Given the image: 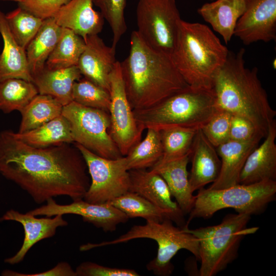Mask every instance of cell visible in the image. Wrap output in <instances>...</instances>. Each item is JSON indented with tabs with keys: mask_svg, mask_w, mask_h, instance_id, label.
Returning a JSON list of instances; mask_svg holds the SVG:
<instances>
[{
	"mask_svg": "<svg viewBox=\"0 0 276 276\" xmlns=\"http://www.w3.org/2000/svg\"><path fill=\"white\" fill-rule=\"evenodd\" d=\"M71 144L30 146L15 132L0 133V173L26 191L38 204L59 196L83 199L90 185L87 166Z\"/></svg>",
	"mask_w": 276,
	"mask_h": 276,
	"instance_id": "6da1fadb",
	"label": "cell"
},
{
	"mask_svg": "<svg viewBox=\"0 0 276 276\" xmlns=\"http://www.w3.org/2000/svg\"><path fill=\"white\" fill-rule=\"evenodd\" d=\"M125 90L134 110L151 107L185 88L171 57L150 48L136 31L127 57L120 62Z\"/></svg>",
	"mask_w": 276,
	"mask_h": 276,
	"instance_id": "7a4b0ae2",
	"label": "cell"
},
{
	"mask_svg": "<svg viewBox=\"0 0 276 276\" xmlns=\"http://www.w3.org/2000/svg\"><path fill=\"white\" fill-rule=\"evenodd\" d=\"M245 51H229L224 65L215 76L212 89L217 108L244 118L252 123L263 137L275 120L276 111L258 77L256 67L245 66Z\"/></svg>",
	"mask_w": 276,
	"mask_h": 276,
	"instance_id": "3957f363",
	"label": "cell"
},
{
	"mask_svg": "<svg viewBox=\"0 0 276 276\" xmlns=\"http://www.w3.org/2000/svg\"><path fill=\"white\" fill-rule=\"evenodd\" d=\"M229 51L206 25L181 19L170 57L188 85L212 89L215 76L226 62Z\"/></svg>",
	"mask_w": 276,
	"mask_h": 276,
	"instance_id": "277c9868",
	"label": "cell"
},
{
	"mask_svg": "<svg viewBox=\"0 0 276 276\" xmlns=\"http://www.w3.org/2000/svg\"><path fill=\"white\" fill-rule=\"evenodd\" d=\"M217 109L213 89L188 86L151 107L133 111L142 129L159 131L172 127L201 129Z\"/></svg>",
	"mask_w": 276,
	"mask_h": 276,
	"instance_id": "5b68a950",
	"label": "cell"
},
{
	"mask_svg": "<svg viewBox=\"0 0 276 276\" xmlns=\"http://www.w3.org/2000/svg\"><path fill=\"white\" fill-rule=\"evenodd\" d=\"M250 215H226L219 224L190 229L182 228L198 240L200 276H214L224 270L238 256L242 240L255 234L258 227H247Z\"/></svg>",
	"mask_w": 276,
	"mask_h": 276,
	"instance_id": "8992f818",
	"label": "cell"
},
{
	"mask_svg": "<svg viewBox=\"0 0 276 276\" xmlns=\"http://www.w3.org/2000/svg\"><path fill=\"white\" fill-rule=\"evenodd\" d=\"M173 222L169 219L161 222L146 221L144 225H133L127 232L113 240L98 244L88 243L81 245V249L85 251L139 238L152 239L157 244V252L155 258L147 264L146 268L155 275L168 276L174 270L171 260L179 250L186 249L199 260L197 238L182 228L174 226Z\"/></svg>",
	"mask_w": 276,
	"mask_h": 276,
	"instance_id": "52a82bcc",
	"label": "cell"
},
{
	"mask_svg": "<svg viewBox=\"0 0 276 276\" xmlns=\"http://www.w3.org/2000/svg\"><path fill=\"white\" fill-rule=\"evenodd\" d=\"M275 195L276 181L272 180L249 185L238 183L221 189L202 188L195 196L187 225L195 218H209L224 209H233L237 213L250 215L262 213L275 199Z\"/></svg>",
	"mask_w": 276,
	"mask_h": 276,
	"instance_id": "ba28073f",
	"label": "cell"
},
{
	"mask_svg": "<svg viewBox=\"0 0 276 276\" xmlns=\"http://www.w3.org/2000/svg\"><path fill=\"white\" fill-rule=\"evenodd\" d=\"M136 31L153 49L171 56L182 19L175 0H139Z\"/></svg>",
	"mask_w": 276,
	"mask_h": 276,
	"instance_id": "9c48e42d",
	"label": "cell"
},
{
	"mask_svg": "<svg viewBox=\"0 0 276 276\" xmlns=\"http://www.w3.org/2000/svg\"><path fill=\"white\" fill-rule=\"evenodd\" d=\"M62 114L70 123L74 143L103 157L123 156L109 133V112L73 101L63 107Z\"/></svg>",
	"mask_w": 276,
	"mask_h": 276,
	"instance_id": "30bf717a",
	"label": "cell"
},
{
	"mask_svg": "<svg viewBox=\"0 0 276 276\" xmlns=\"http://www.w3.org/2000/svg\"><path fill=\"white\" fill-rule=\"evenodd\" d=\"M91 178L83 199L91 203L107 202L129 191L130 178L125 156L109 159L75 143Z\"/></svg>",
	"mask_w": 276,
	"mask_h": 276,
	"instance_id": "8fae6325",
	"label": "cell"
},
{
	"mask_svg": "<svg viewBox=\"0 0 276 276\" xmlns=\"http://www.w3.org/2000/svg\"><path fill=\"white\" fill-rule=\"evenodd\" d=\"M109 133L123 156L141 141L144 130L138 125L125 90L120 62L110 75Z\"/></svg>",
	"mask_w": 276,
	"mask_h": 276,
	"instance_id": "7c38bea8",
	"label": "cell"
},
{
	"mask_svg": "<svg viewBox=\"0 0 276 276\" xmlns=\"http://www.w3.org/2000/svg\"><path fill=\"white\" fill-rule=\"evenodd\" d=\"M28 212L35 216L77 215L81 216L84 221L105 232L114 231L119 224L124 223L129 219L126 214L107 202L91 203L83 199L73 201L68 204H59L53 198H51L47 201L46 204Z\"/></svg>",
	"mask_w": 276,
	"mask_h": 276,
	"instance_id": "4fadbf2b",
	"label": "cell"
},
{
	"mask_svg": "<svg viewBox=\"0 0 276 276\" xmlns=\"http://www.w3.org/2000/svg\"><path fill=\"white\" fill-rule=\"evenodd\" d=\"M234 35L245 45L276 39V0H246V8L238 19Z\"/></svg>",
	"mask_w": 276,
	"mask_h": 276,
	"instance_id": "5bb4252c",
	"label": "cell"
},
{
	"mask_svg": "<svg viewBox=\"0 0 276 276\" xmlns=\"http://www.w3.org/2000/svg\"><path fill=\"white\" fill-rule=\"evenodd\" d=\"M129 191L135 192L144 197L157 207L166 211L171 220L179 227L188 226L184 214L177 203L172 199L169 188L163 178L151 170H129Z\"/></svg>",
	"mask_w": 276,
	"mask_h": 276,
	"instance_id": "9a60e30c",
	"label": "cell"
},
{
	"mask_svg": "<svg viewBox=\"0 0 276 276\" xmlns=\"http://www.w3.org/2000/svg\"><path fill=\"white\" fill-rule=\"evenodd\" d=\"M85 41L77 66L84 78L109 93L110 75L117 62L116 49L107 45L98 34L87 37Z\"/></svg>",
	"mask_w": 276,
	"mask_h": 276,
	"instance_id": "2e32d148",
	"label": "cell"
},
{
	"mask_svg": "<svg viewBox=\"0 0 276 276\" xmlns=\"http://www.w3.org/2000/svg\"><path fill=\"white\" fill-rule=\"evenodd\" d=\"M37 218L28 212L22 214L11 209L0 218V222L15 221L20 223L24 229L25 237L22 244L16 254L5 260V262L11 265L22 261L29 250L40 241L52 237L59 227L67 226L68 222L62 215L52 217Z\"/></svg>",
	"mask_w": 276,
	"mask_h": 276,
	"instance_id": "e0dca14e",
	"label": "cell"
},
{
	"mask_svg": "<svg viewBox=\"0 0 276 276\" xmlns=\"http://www.w3.org/2000/svg\"><path fill=\"white\" fill-rule=\"evenodd\" d=\"M276 122L270 125L265 140L248 155L239 176V183L249 185L276 181Z\"/></svg>",
	"mask_w": 276,
	"mask_h": 276,
	"instance_id": "ac0fdd59",
	"label": "cell"
},
{
	"mask_svg": "<svg viewBox=\"0 0 276 276\" xmlns=\"http://www.w3.org/2000/svg\"><path fill=\"white\" fill-rule=\"evenodd\" d=\"M262 138L257 135L246 141L228 140L216 147L221 158V168L217 179L208 189H221L238 184L240 173L248 155L259 145Z\"/></svg>",
	"mask_w": 276,
	"mask_h": 276,
	"instance_id": "d6986e66",
	"label": "cell"
},
{
	"mask_svg": "<svg viewBox=\"0 0 276 276\" xmlns=\"http://www.w3.org/2000/svg\"><path fill=\"white\" fill-rule=\"evenodd\" d=\"M190 156L192 166L189 179L193 193L217 179L221 160L216 148L207 140L201 129L196 132Z\"/></svg>",
	"mask_w": 276,
	"mask_h": 276,
	"instance_id": "ffe728a7",
	"label": "cell"
},
{
	"mask_svg": "<svg viewBox=\"0 0 276 276\" xmlns=\"http://www.w3.org/2000/svg\"><path fill=\"white\" fill-rule=\"evenodd\" d=\"M61 27L69 29L84 40L101 32L104 18L93 8V0H70L53 17Z\"/></svg>",
	"mask_w": 276,
	"mask_h": 276,
	"instance_id": "44dd1931",
	"label": "cell"
},
{
	"mask_svg": "<svg viewBox=\"0 0 276 276\" xmlns=\"http://www.w3.org/2000/svg\"><path fill=\"white\" fill-rule=\"evenodd\" d=\"M190 157V155H187L167 162L156 163L151 169L165 180L184 215L190 213L195 202L187 170Z\"/></svg>",
	"mask_w": 276,
	"mask_h": 276,
	"instance_id": "7402d4cb",
	"label": "cell"
},
{
	"mask_svg": "<svg viewBox=\"0 0 276 276\" xmlns=\"http://www.w3.org/2000/svg\"><path fill=\"white\" fill-rule=\"evenodd\" d=\"M246 8V0H216L204 4L197 12L227 44L234 35L237 22Z\"/></svg>",
	"mask_w": 276,
	"mask_h": 276,
	"instance_id": "603a6c76",
	"label": "cell"
},
{
	"mask_svg": "<svg viewBox=\"0 0 276 276\" xmlns=\"http://www.w3.org/2000/svg\"><path fill=\"white\" fill-rule=\"evenodd\" d=\"M82 76L77 66L54 69L45 66L33 77L32 82L36 87L38 94L50 96L64 106L73 101L74 83Z\"/></svg>",
	"mask_w": 276,
	"mask_h": 276,
	"instance_id": "cb8c5ba5",
	"label": "cell"
},
{
	"mask_svg": "<svg viewBox=\"0 0 276 276\" xmlns=\"http://www.w3.org/2000/svg\"><path fill=\"white\" fill-rule=\"evenodd\" d=\"M0 33L4 44L0 54V81L18 78L32 82L33 77L28 67L26 50L13 38L5 14L1 9Z\"/></svg>",
	"mask_w": 276,
	"mask_h": 276,
	"instance_id": "d4e9b609",
	"label": "cell"
},
{
	"mask_svg": "<svg viewBox=\"0 0 276 276\" xmlns=\"http://www.w3.org/2000/svg\"><path fill=\"white\" fill-rule=\"evenodd\" d=\"M62 30L53 17L44 19L39 30L27 46V60L32 77L45 67L48 57L59 39Z\"/></svg>",
	"mask_w": 276,
	"mask_h": 276,
	"instance_id": "484cf974",
	"label": "cell"
},
{
	"mask_svg": "<svg viewBox=\"0 0 276 276\" xmlns=\"http://www.w3.org/2000/svg\"><path fill=\"white\" fill-rule=\"evenodd\" d=\"M15 134L23 142L36 148L74 143L70 123L62 114L34 129Z\"/></svg>",
	"mask_w": 276,
	"mask_h": 276,
	"instance_id": "4316f807",
	"label": "cell"
},
{
	"mask_svg": "<svg viewBox=\"0 0 276 276\" xmlns=\"http://www.w3.org/2000/svg\"><path fill=\"white\" fill-rule=\"evenodd\" d=\"M63 107L54 98L37 94L19 111L21 120L17 132L31 130L60 116Z\"/></svg>",
	"mask_w": 276,
	"mask_h": 276,
	"instance_id": "83f0119b",
	"label": "cell"
},
{
	"mask_svg": "<svg viewBox=\"0 0 276 276\" xmlns=\"http://www.w3.org/2000/svg\"><path fill=\"white\" fill-rule=\"evenodd\" d=\"M85 47V41L81 36L69 29L62 28L59 39L45 66L54 69L77 66Z\"/></svg>",
	"mask_w": 276,
	"mask_h": 276,
	"instance_id": "f1b7e54d",
	"label": "cell"
},
{
	"mask_svg": "<svg viewBox=\"0 0 276 276\" xmlns=\"http://www.w3.org/2000/svg\"><path fill=\"white\" fill-rule=\"evenodd\" d=\"M147 130L145 138L124 156L128 170L152 168L162 156L163 147L159 131L153 128Z\"/></svg>",
	"mask_w": 276,
	"mask_h": 276,
	"instance_id": "f546056e",
	"label": "cell"
},
{
	"mask_svg": "<svg viewBox=\"0 0 276 276\" xmlns=\"http://www.w3.org/2000/svg\"><path fill=\"white\" fill-rule=\"evenodd\" d=\"M126 214L129 218L140 217L146 221L161 222L171 220L168 213L157 207L139 194L128 191L107 202Z\"/></svg>",
	"mask_w": 276,
	"mask_h": 276,
	"instance_id": "4dcf8cb0",
	"label": "cell"
},
{
	"mask_svg": "<svg viewBox=\"0 0 276 276\" xmlns=\"http://www.w3.org/2000/svg\"><path fill=\"white\" fill-rule=\"evenodd\" d=\"M37 94L31 81L12 78L0 81V110L5 113L20 111Z\"/></svg>",
	"mask_w": 276,
	"mask_h": 276,
	"instance_id": "1f68e13d",
	"label": "cell"
},
{
	"mask_svg": "<svg viewBox=\"0 0 276 276\" xmlns=\"http://www.w3.org/2000/svg\"><path fill=\"white\" fill-rule=\"evenodd\" d=\"M196 131L183 127L159 130L163 154L156 163H163L190 155Z\"/></svg>",
	"mask_w": 276,
	"mask_h": 276,
	"instance_id": "d6a6232c",
	"label": "cell"
},
{
	"mask_svg": "<svg viewBox=\"0 0 276 276\" xmlns=\"http://www.w3.org/2000/svg\"><path fill=\"white\" fill-rule=\"evenodd\" d=\"M5 17L13 38L25 49L36 34L43 21L19 6L5 14Z\"/></svg>",
	"mask_w": 276,
	"mask_h": 276,
	"instance_id": "836d02e7",
	"label": "cell"
},
{
	"mask_svg": "<svg viewBox=\"0 0 276 276\" xmlns=\"http://www.w3.org/2000/svg\"><path fill=\"white\" fill-rule=\"evenodd\" d=\"M72 97L74 101L81 105L109 112V93L85 78L74 83Z\"/></svg>",
	"mask_w": 276,
	"mask_h": 276,
	"instance_id": "e575fe53",
	"label": "cell"
},
{
	"mask_svg": "<svg viewBox=\"0 0 276 276\" xmlns=\"http://www.w3.org/2000/svg\"><path fill=\"white\" fill-rule=\"evenodd\" d=\"M108 23L112 33L111 46L116 48L119 40L127 30L124 11L127 0H93Z\"/></svg>",
	"mask_w": 276,
	"mask_h": 276,
	"instance_id": "d590c367",
	"label": "cell"
},
{
	"mask_svg": "<svg viewBox=\"0 0 276 276\" xmlns=\"http://www.w3.org/2000/svg\"><path fill=\"white\" fill-rule=\"evenodd\" d=\"M232 114L219 108L201 128L207 140L215 147L229 140Z\"/></svg>",
	"mask_w": 276,
	"mask_h": 276,
	"instance_id": "8d00e7d4",
	"label": "cell"
},
{
	"mask_svg": "<svg viewBox=\"0 0 276 276\" xmlns=\"http://www.w3.org/2000/svg\"><path fill=\"white\" fill-rule=\"evenodd\" d=\"M70 0H22L18 6L44 19L54 15Z\"/></svg>",
	"mask_w": 276,
	"mask_h": 276,
	"instance_id": "74e56055",
	"label": "cell"
},
{
	"mask_svg": "<svg viewBox=\"0 0 276 276\" xmlns=\"http://www.w3.org/2000/svg\"><path fill=\"white\" fill-rule=\"evenodd\" d=\"M77 276H139L132 269L111 268L91 262H84L76 270Z\"/></svg>",
	"mask_w": 276,
	"mask_h": 276,
	"instance_id": "f35d334b",
	"label": "cell"
},
{
	"mask_svg": "<svg viewBox=\"0 0 276 276\" xmlns=\"http://www.w3.org/2000/svg\"><path fill=\"white\" fill-rule=\"evenodd\" d=\"M257 135L261 136L258 133L251 122L241 117L232 114L229 140L240 142L246 141Z\"/></svg>",
	"mask_w": 276,
	"mask_h": 276,
	"instance_id": "ab89813d",
	"label": "cell"
},
{
	"mask_svg": "<svg viewBox=\"0 0 276 276\" xmlns=\"http://www.w3.org/2000/svg\"><path fill=\"white\" fill-rule=\"evenodd\" d=\"M2 275L10 276H77L74 270L69 263L66 262L58 263L55 267L47 271L31 273H22L10 270H4Z\"/></svg>",
	"mask_w": 276,
	"mask_h": 276,
	"instance_id": "60d3db41",
	"label": "cell"
},
{
	"mask_svg": "<svg viewBox=\"0 0 276 276\" xmlns=\"http://www.w3.org/2000/svg\"><path fill=\"white\" fill-rule=\"evenodd\" d=\"M0 1H13V2H16L18 3L20 2L22 0H0Z\"/></svg>",
	"mask_w": 276,
	"mask_h": 276,
	"instance_id": "b9f144b4",
	"label": "cell"
},
{
	"mask_svg": "<svg viewBox=\"0 0 276 276\" xmlns=\"http://www.w3.org/2000/svg\"><path fill=\"white\" fill-rule=\"evenodd\" d=\"M208 1H213V0H208Z\"/></svg>",
	"mask_w": 276,
	"mask_h": 276,
	"instance_id": "7bdbcfd3",
	"label": "cell"
}]
</instances>
